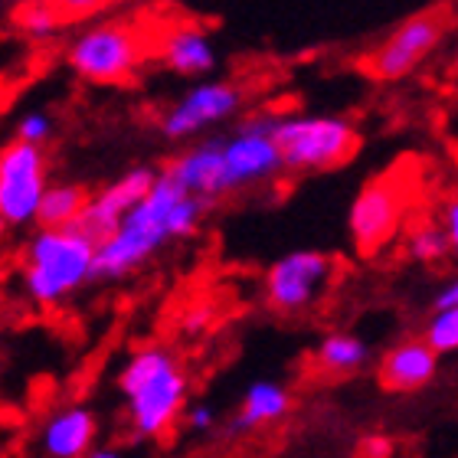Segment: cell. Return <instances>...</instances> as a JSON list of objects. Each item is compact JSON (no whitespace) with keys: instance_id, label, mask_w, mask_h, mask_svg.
Masks as SVG:
<instances>
[{"instance_id":"9","label":"cell","mask_w":458,"mask_h":458,"mask_svg":"<svg viewBox=\"0 0 458 458\" xmlns=\"http://www.w3.org/2000/svg\"><path fill=\"white\" fill-rule=\"evenodd\" d=\"M278 114H259L249 118L236 128V134L223 138L220 144V167H223V197L246 187L272 181L285 171L278 148L272 141V128H276Z\"/></svg>"},{"instance_id":"20","label":"cell","mask_w":458,"mask_h":458,"mask_svg":"<svg viewBox=\"0 0 458 458\" xmlns=\"http://www.w3.org/2000/svg\"><path fill=\"white\" fill-rule=\"evenodd\" d=\"M422 341L429 344L439 357L458 353V308H436L426 325Z\"/></svg>"},{"instance_id":"4","label":"cell","mask_w":458,"mask_h":458,"mask_svg":"<svg viewBox=\"0 0 458 458\" xmlns=\"http://www.w3.org/2000/svg\"><path fill=\"white\" fill-rule=\"evenodd\" d=\"M151 37L131 20H102L86 27L66 49V63L79 79L96 86H118L134 76L151 53Z\"/></svg>"},{"instance_id":"26","label":"cell","mask_w":458,"mask_h":458,"mask_svg":"<svg viewBox=\"0 0 458 458\" xmlns=\"http://www.w3.org/2000/svg\"><path fill=\"white\" fill-rule=\"evenodd\" d=\"M360 455L363 458H390L393 455V439L373 432V436H363L360 439Z\"/></svg>"},{"instance_id":"21","label":"cell","mask_w":458,"mask_h":458,"mask_svg":"<svg viewBox=\"0 0 458 458\" xmlns=\"http://www.w3.org/2000/svg\"><path fill=\"white\" fill-rule=\"evenodd\" d=\"M406 252H410V259L422 262V266H432V262L449 256V246H445V236H442V229L436 223H422L406 239Z\"/></svg>"},{"instance_id":"28","label":"cell","mask_w":458,"mask_h":458,"mask_svg":"<svg viewBox=\"0 0 458 458\" xmlns=\"http://www.w3.org/2000/svg\"><path fill=\"white\" fill-rule=\"evenodd\" d=\"M86 458H124V455L118 449H114V445H96V449L89 452Z\"/></svg>"},{"instance_id":"1","label":"cell","mask_w":458,"mask_h":458,"mask_svg":"<svg viewBox=\"0 0 458 458\" xmlns=\"http://www.w3.org/2000/svg\"><path fill=\"white\" fill-rule=\"evenodd\" d=\"M118 396L134 439H161L177 426L183 406L191 403V377L181 357L164 344H144L124 357L114 377Z\"/></svg>"},{"instance_id":"23","label":"cell","mask_w":458,"mask_h":458,"mask_svg":"<svg viewBox=\"0 0 458 458\" xmlns=\"http://www.w3.org/2000/svg\"><path fill=\"white\" fill-rule=\"evenodd\" d=\"M47 4L56 10L63 23H76V20H89L102 13L106 7H112L114 0H47Z\"/></svg>"},{"instance_id":"19","label":"cell","mask_w":458,"mask_h":458,"mask_svg":"<svg viewBox=\"0 0 458 458\" xmlns=\"http://www.w3.org/2000/svg\"><path fill=\"white\" fill-rule=\"evenodd\" d=\"M13 20H17L20 33L30 39H53L59 33V27H63L59 13L49 7L47 0H33V4H27V7H17Z\"/></svg>"},{"instance_id":"11","label":"cell","mask_w":458,"mask_h":458,"mask_svg":"<svg viewBox=\"0 0 458 458\" xmlns=\"http://www.w3.org/2000/svg\"><path fill=\"white\" fill-rule=\"evenodd\" d=\"M154 181H157V171H154V167H131V171H124L118 181L106 183L102 191L89 197L76 229H82V233L98 246V242L112 236L114 229H118V223L148 197Z\"/></svg>"},{"instance_id":"32","label":"cell","mask_w":458,"mask_h":458,"mask_svg":"<svg viewBox=\"0 0 458 458\" xmlns=\"http://www.w3.org/2000/svg\"><path fill=\"white\" fill-rule=\"evenodd\" d=\"M27 4H33V0H13V7H27Z\"/></svg>"},{"instance_id":"16","label":"cell","mask_w":458,"mask_h":458,"mask_svg":"<svg viewBox=\"0 0 458 458\" xmlns=\"http://www.w3.org/2000/svg\"><path fill=\"white\" fill-rule=\"evenodd\" d=\"M292 410V393L285 383L278 380H256L249 383V390L242 393V400L236 406V416L229 422V432L236 436H249V432L268 429L282 422Z\"/></svg>"},{"instance_id":"7","label":"cell","mask_w":458,"mask_h":458,"mask_svg":"<svg viewBox=\"0 0 458 458\" xmlns=\"http://www.w3.org/2000/svg\"><path fill=\"white\" fill-rule=\"evenodd\" d=\"M449 23L452 17L445 7L412 13L410 20H403L400 27L373 49L370 56L363 59V72L377 79V82H400V79H406L432 56V49L442 43Z\"/></svg>"},{"instance_id":"22","label":"cell","mask_w":458,"mask_h":458,"mask_svg":"<svg viewBox=\"0 0 458 458\" xmlns=\"http://www.w3.org/2000/svg\"><path fill=\"white\" fill-rule=\"evenodd\" d=\"M53 131H56V124H53V114L33 108V112H27L17 122V138H13V141H23V144H33V148H43V144L53 138Z\"/></svg>"},{"instance_id":"17","label":"cell","mask_w":458,"mask_h":458,"mask_svg":"<svg viewBox=\"0 0 458 458\" xmlns=\"http://www.w3.org/2000/svg\"><path fill=\"white\" fill-rule=\"evenodd\" d=\"M370 360V344L351 331H327L315 347V367L325 377H353Z\"/></svg>"},{"instance_id":"6","label":"cell","mask_w":458,"mask_h":458,"mask_svg":"<svg viewBox=\"0 0 458 458\" xmlns=\"http://www.w3.org/2000/svg\"><path fill=\"white\" fill-rule=\"evenodd\" d=\"M335 276V256L318 252V249H295V252H285L268 266L266 278H262V295L276 315L295 318L311 311L325 298Z\"/></svg>"},{"instance_id":"3","label":"cell","mask_w":458,"mask_h":458,"mask_svg":"<svg viewBox=\"0 0 458 458\" xmlns=\"http://www.w3.org/2000/svg\"><path fill=\"white\" fill-rule=\"evenodd\" d=\"M96 242L76 226L37 229L23 252V292L33 305L56 308L96 282Z\"/></svg>"},{"instance_id":"10","label":"cell","mask_w":458,"mask_h":458,"mask_svg":"<svg viewBox=\"0 0 458 458\" xmlns=\"http://www.w3.org/2000/svg\"><path fill=\"white\" fill-rule=\"evenodd\" d=\"M47 187L49 171L43 148L10 141L0 151V220H7V226L37 223L39 200Z\"/></svg>"},{"instance_id":"18","label":"cell","mask_w":458,"mask_h":458,"mask_svg":"<svg viewBox=\"0 0 458 458\" xmlns=\"http://www.w3.org/2000/svg\"><path fill=\"white\" fill-rule=\"evenodd\" d=\"M92 193L82 183H49L37 210L39 229H66L76 226Z\"/></svg>"},{"instance_id":"25","label":"cell","mask_w":458,"mask_h":458,"mask_svg":"<svg viewBox=\"0 0 458 458\" xmlns=\"http://www.w3.org/2000/svg\"><path fill=\"white\" fill-rule=\"evenodd\" d=\"M436 226L442 229V236H445V246H449V256L458 259V193L449 197V200L442 203V213Z\"/></svg>"},{"instance_id":"14","label":"cell","mask_w":458,"mask_h":458,"mask_svg":"<svg viewBox=\"0 0 458 458\" xmlns=\"http://www.w3.org/2000/svg\"><path fill=\"white\" fill-rule=\"evenodd\" d=\"M439 373V353L432 351L422 337H406V341L393 344L377 363V377L380 386L390 393H416L429 386Z\"/></svg>"},{"instance_id":"24","label":"cell","mask_w":458,"mask_h":458,"mask_svg":"<svg viewBox=\"0 0 458 458\" xmlns=\"http://www.w3.org/2000/svg\"><path fill=\"white\" fill-rule=\"evenodd\" d=\"M216 406L213 403H187L181 412V422L183 429L193 432V436H207V432L216 429Z\"/></svg>"},{"instance_id":"29","label":"cell","mask_w":458,"mask_h":458,"mask_svg":"<svg viewBox=\"0 0 458 458\" xmlns=\"http://www.w3.org/2000/svg\"><path fill=\"white\" fill-rule=\"evenodd\" d=\"M203 325H207V311H193V315L187 318V327H191V331H200Z\"/></svg>"},{"instance_id":"31","label":"cell","mask_w":458,"mask_h":458,"mask_svg":"<svg viewBox=\"0 0 458 458\" xmlns=\"http://www.w3.org/2000/svg\"><path fill=\"white\" fill-rule=\"evenodd\" d=\"M452 76L458 79V49H455V59H452Z\"/></svg>"},{"instance_id":"5","label":"cell","mask_w":458,"mask_h":458,"mask_svg":"<svg viewBox=\"0 0 458 458\" xmlns=\"http://www.w3.org/2000/svg\"><path fill=\"white\" fill-rule=\"evenodd\" d=\"M272 141L278 148L282 167L295 174L335 171L347 164L360 148V134L347 118L335 114H298L276 118Z\"/></svg>"},{"instance_id":"8","label":"cell","mask_w":458,"mask_h":458,"mask_svg":"<svg viewBox=\"0 0 458 458\" xmlns=\"http://www.w3.org/2000/svg\"><path fill=\"white\" fill-rule=\"evenodd\" d=\"M406 207H410V183L396 171L380 174L363 183L351 203V213H347V229H351L357 252L360 256L380 252L403 226Z\"/></svg>"},{"instance_id":"30","label":"cell","mask_w":458,"mask_h":458,"mask_svg":"<svg viewBox=\"0 0 458 458\" xmlns=\"http://www.w3.org/2000/svg\"><path fill=\"white\" fill-rule=\"evenodd\" d=\"M7 233H10V226H7V220H0V239H4V236H7Z\"/></svg>"},{"instance_id":"27","label":"cell","mask_w":458,"mask_h":458,"mask_svg":"<svg viewBox=\"0 0 458 458\" xmlns=\"http://www.w3.org/2000/svg\"><path fill=\"white\" fill-rule=\"evenodd\" d=\"M436 308H458V276H452L449 282L436 292Z\"/></svg>"},{"instance_id":"2","label":"cell","mask_w":458,"mask_h":458,"mask_svg":"<svg viewBox=\"0 0 458 458\" xmlns=\"http://www.w3.org/2000/svg\"><path fill=\"white\" fill-rule=\"evenodd\" d=\"M183 187L167 171H157V181L134 207L112 236L96 246V282H118L148 262L154 252H161L164 242H171V210L183 197Z\"/></svg>"},{"instance_id":"13","label":"cell","mask_w":458,"mask_h":458,"mask_svg":"<svg viewBox=\"0 0 458 458\" xmlns=\"http://www.w3.org/2000/svg\"><path fill=\"white\" fill-rule=\"evenodd\" d=\"M98 445V416L86 403L59 406L39 426L43 458H86Z\"/></svg>"},{"instance_id":"15","label":"cell","mask_w":458,"mask_h":458,"mask_svg":"<svg viewBox=\"0 0 458 458\" xmlns=\"http://www.w3.org/2000/svg\"><path fill=\"white\" fill-rule=\"evenodd\" d=\"M154 53L177 76H207L216 66V49L207 30L197 23H174L171 30H164L161 39L154 43Z\"/></svg>"},{"instance_id":"12","label":"cell","mask_w":458,"mask_h":458,"mask_svg":"<svg viewBox=\"0 0 458 458\" xmlns=\"http://www.w3.org/2000/svg\"><path fill=\"white\" fill-rule=\"evenodd\" d=\"M239 102H242V92L233 82H203V86L191 89L177 106L164 112L161 134L171 141L191 138V134L203 131L210 124L226 122L229 114L239 108Z\"/></svg>"}]
</instances>
